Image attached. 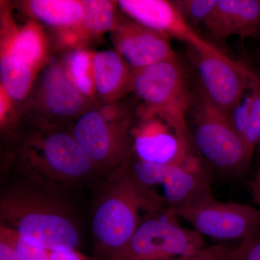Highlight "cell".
Instances as JSON below:
<instances>
[{
    "label": "cell",
    "mask_w": 260,
    "mask_h": 260,
    "mask_svg": "<svg viewBox=\"0 0 260 260\" xmlns=\"http://www.w3.org/2000/svg\"><path fill=\"white\" fill-rule=\"evenodd\" d=\"M64 193L19 178L0 197V225L49 251H75L80 234Z\"/></svg>",
    "instance_id": "1"
},
{
    "label": "cell",
    "mask_w": 260,
    "mask_h": 260,
    "mask_svg": "<svg viewBox=\"0 0 260 260\" xmlns=\"http://www.w3.org/2000/svg\"><path fill=\"white\" fill-rule=\"evenodd\" d=\"M11 166L20 179L59 192L100 174L71 132L44 125L19 137Z\"/></svg>",
    "instance_id": "2"
},
{
    "label": "cell",
    "mask_w": 260,
    "mask_h": 260,
    "mask_svg": "<svg viewBox=\"0 0 260 260\" xmlns=\"http://www.w3.org/2000/svg\"><path fill=\"white\" fill-rule=\"evenodd\" d=\"M167 208L135 181L128 162L108 176L94 207L91 230L97 249L109 260L127 244L145 218Z\"/></svg>",
    "instance_id": "3"
},
{
    "label": "cell",
    "mask_w": 260,
    "mask_h": 260,
    "mask_svg": "<svg viewBox=\"0 0 260 260\" xmlns=\"http://www.w3.org/2000/svg\"><path fill=\"white\" fill-rule=\"evenodd\" d=\"M131 90L144 103L142 119H162L181 139L194 147L187 121L194 95L187 72L177 56L133 70Z\"/></svg>",
    "instance_id": "4"
},
{
    "label": "cell",
    "mask_w": 260,
    "mask_h": 260,
    "mask_svg": "<svg viewBox=\"0 0 260 260\" xmlns=\"http://www.w3.org/2000/svg\"><path fill=\"white\" fill-rule=\"evenodd\" d=\"M194 147L210 165L235 172L249 166L244 142L234 129L230 116L207 99L201 90L193 96L191 109Z\"/></svg>",
    "instance_id": "5"
},
{
    "label": "cell",
    "mask_w": 260,
    "mask_h": 260,
    "mask_svg": "<svg viewBox=\"0 0 260 260\" xmlns=\"http://www.w3.org/2000/svg\"><path fill=\"white\" fill-rule=\"evenodd\" d=\"M206 247L203 235L179 223L167 208L145 219L129 242L109 260H174Z\"/></svg>",
    "instance_id": "6"
},
{
    "label": "cell",
    "mask_w": 260,
    "mask_h": 260,
    "mask_svg": "<svg viewBox=\"0 0 260 260\" xmlns=\"http://www.w3.org/2000/svg\"><path fill=\"white\" fill-rule=\"evenodd\" d=\"M130 164L133 177L142 187L153 192L162 187L168 208L192 206L214 198L210 178L195 155L181 165H158L135 158Z\"/></svg>",
    "instance_id": "7"
},
{
    "label": "cell",
    "mask_w": 260,
    "mask_h": 260,
    "mask_svg": "<svg viewBox=\"0 0 260 260\" xmlns=\"http://www.w3.org/2000/svg\"><path fill=\"white\" fill-rule=\"evenodd\" d=\"M71 133L100 174L108 177L132 159L133 136L125 119L108 121L98 111H87Z\"/></svg>",
    "instance_id": "8"
},
{
    "label": "cell",
    "mask_w": 260,
    "mask_h": 260,
    "mask_svg": "<svg viewBox=\"0 0 260 260\" xmlns=\"http://www.w3.org/2000/svg\"><path fill=\"white\" fill-rule=\"evenodd\" d=\"M173 211L201 235L218 240L242 241L260 231V208L249 205L222 203L212 198Z\"/></svg>",
    "instance_id": "9"
},
{
    "label": "cell",
    "mask_w": 260,
    "mask_h": 260,
    "mask_svg": "<svg viewBox=\"0 0 260 260\" xmlns=\"http://www.w3.org/2000/svg\"><path fill=\"white\" fill-rule=\"evenodd\" d=\"M191 51L199 75L200 90L215 107L230 114L249 90L252 70L222 52L203 54Z\"/></svg>",
    "instance_id": "10"
},
{
    "label": "cell",
    "mask_w": 260,
    "mask_h": 260,
    "mask_svg": "<svg viewBox=\"0 0 260 260\" xmlns=\"http://www.w3.org/2000/svg\"><path fill=\"white\" fill-rule=\"evenodd\" d=\"M117 3L135 21L175 38L187 44L191 50L203 54L221 53L186 21L172 1L119 0Z\"/></svg>",
    "instance_id": "11"
},
{
    "label": "cell",
    "mask_w": 260,
    "mask_h": 260,
    "mask_svg": "<svg viewBox=\"0 0 260 260\" xmlns=\"http://www.w3.org/2000/svg\"><path fill=\"white\" fill-rule=\"evenodd\" d=\"M135 158L158 165H181L194 155V147L181 139L167 122L157 117L143 119L132 129Z\"/></svg>",
    "instance_id": "12"
},
{
    "label": "cell",
    "mask_w": 260,
    "mask_h": 260,
    "mask_svg": "<svg viewBox=\"0 0 260 260\" xmlns=\"http://www.w3.org/2000/svg\"><path fill=\"white\" fill-rule=\"evenodd\" d=\"M115 43L117 52L133 70L177 56L169 36L136 21L116 29Z\"/></svg>",
    "instance_id": "13"
},
{
    "label": "cell",
    "mask_w": 260,
    "mask_h": 260,
    "mask_svg": "<svg viewBox=\"0 0 260 260\" xmlns=\"http://www.w3.org/2000/svg\"><path fill=\"white\" fill-rule=\"evenodd\" d=\"M203 27L215 42L260 39V0H218Z\"/></svg>",
    "instance_id": "14"
},
{
    "label": "cell",
    "mask_w": 260,
    "mask_h": 260,
    "mask_svg": "<svg viewBox=\"0 0 260 260\" xmlns=\"http://www.w3.org/2000/svg\"><path fill=\"white\" fill-rule=\"evenodd\" d=\"M44 107L57 119L78 115L85 106V95L78 90L64 67L51 65L45 72L42 86Z\"/></svg>",
    "instance_id": "15"
},
{
    "label": "cell",
    "mask_w": 260,
    "mask_h": 260,
    "mask_svg": "<svg viewBox=\"0 0 260 260\" xmlns=\"http://www.w3.org/2000/svg\"><path fill=\"white\" fill-rule=\"evenodd\" d=\"M122 56L114 51H103L93 55L92 70L95 90L101 96L116 95L131 89L133 70Z\"/></svg>",
    "instance_id": "16"
},
{
    "label": "cell",
    "mask_w": 260,
    "mask_h": 260,
    "mask_svg": "<svg viewBox=\"0 0 260 260\" xmlns=\"http://www.w3.org/2000/svg\"><path fill=\"white\" fill-rule=\"evenodd\" d=\"M28 10L34 17L54 27L80 25L83 17L81 1L74 0H32Z\"/></svg>",
    "instance_id": "17"
},
{
    "label": "cell",
    "mask_w": 260,
    "mask_h": 260,
    "mask_svg": "<svg viewBox=\"0 0 260 260\" xmlns=\"http://www.w3.org/2000/svg\"><path fill=\"white\" fill-rule=\"evenodd\" d=\"M34 68L3 51L0 61L1 90L14 102L23 100L34 79Z\"/></svg>",
    "instance_id": "18"
},
{
    "label": "cell",
    "mask_w": 260,
    "mask_h": 260,
    "mask_svg": "<svg viewBox=\"0 0 260 260\" xmlns=\"http://www.w3.org/2000/svg\"><path fill=\"white\" fill-rule=\"evenodd\" d=\"M3 51L35 68L45 53L42 34L34 24L25 25L13 34Z\"/></svg>",
    "instance_id": "19"
},
{
    "label": "cell",
    "mask_w": 260,
    "mask_h": 260,
    "mask_svg": "<svg viewBox=\"0 0 260 260\" xmlns=\"http://www.w3.org/2000/svg\"><path fill=\"white\" fill-rule=\"evenodd\" d=\"M83 17L80 25L90 32H102L115 26V8L107 0L81 1Z\"/></svg>",
    "instance_id": "20"
},
{
    "label": "cell",
    "mask_w": 260,
    "mask_h": 260,
    "mask_svg": "<svg viewBox=\"0 0 260 260\" xmlns=\"http://www.w3.org/2000/svg\"><path fill=\"white\" fill-rule=\"evenodd\" d=\"M249 90L251 95L250 112L243 136L249 165L257 146L260 135V77L254 71L251 73Z\"/></svg>",
    "instance_id": "21"
},
{
    "label": "cell",
    "mask_w": 260,
    "mask_h": 260,
    "mask_svg": "<svg viewBox=\"0 0 260 260\" xmlns=\"http://www.w3.org/2000/svg\"><path fill=\"white\" fill-rule=\"evenodd\" d=\"M93 55L85 50L73 51L67 61V70L73 83L85 96L95 90L92 70Z\"/></svg>",
    "instance_id": "22"
},
{
    "label": "cell",
    "mask_w": 260,
    "mask_h": 260,
    "mask_svg": "<svg viewBox=\"0 0 260 260\" xmlns=\"http://www.w3.org/2000/svg\"><path fill=\"white\" fill-rule=\"evenodd\" d=\"M176 8L192 27L203 25L213 13L218 0H176Z\"/></svg>",
    "instance_id": "23"
},
{
    "label": "cell",
    "mask_w": 260,
    "mask_h": 260,
    "mask_svg": "<svg viewBox=\"0 0 260 260\" xmlns=\"http://www.w3.org/2000/svg\"><path fill=\"white\" fill-rule=\"evenodd\" d=\"M0 242L8 244L23 260H49L50 251L32 245L14 231L0 225Z\"/></svg>",
    "instance_id": "24"
},
{
    "label": "cell",
    "mask_w": 260,
    "mask_h": 260,
    "mask_svg": "<svg viewBox=\"0 0 260 260\" xmlns=\"http://www.w3.org/2000/svg\"><path fill=\"white\" fill-rule=\"evenodd\" d=\"M225 260H260V231L233 248Z\"/></svg>",
    "instance_id": "25"
},
{
    "label": "cell",
    "mask_w": 260,
    "mask_h": 260,
    "mask_svg": "<svg viewBox=\"0 0 260 260\" xmlns=\"http://www.w3.org/2000/svg\"><path fill=\"white\" fill-rule=\"evenodd\" d=\"M251 104V92L249 91L248 96L243 99L242 102L237 107L234 108V110L229 114L234 129L242 140L246 124H247L248 119H249Z\"/></svg>",
    "instance_id": "26"
},
{
    "label": "cell",
    "mask_w": 260,
    "mask_h": 260,
    "mask_svg": "<svg viewBox=\"0 0 260 260\" xmlns=\"http://www.w3.org/2000/svg\"><path fill=\"white\" fill-rule=\"evenodd\" d=\"M232 249L233 248L223 244H216L206 246L191 255L182 256L174 260H225Z\"/></svg>",
    "instance_id": "27"
},
{
    "label": "cell",
    "mask_w": 260,
    "mask_h": 260,
    "mask_svg": "<svg viewBox=\"0 0 260 260\" xmlns=\"http://www.w3.org/2000/svg\"><path fill=\"white\" fill-rule=\"evenodd\" d=\"M49 260H84V258L75 251H50Z\"/></svg>",
    "instance_id": "28"
},
{
    "label": "cell",
    "mask_w": 260,
    "mask_h": 260,
    "mask_svg": "<svg viewBox=\"0 0 260 260\" xmlns=\"http://www.w3.org/2000/svg\"><path fill=\"white\" fill-rule=\"evenodd\" d=\"M0 260H23L8 244L0 242Z\"/></svg>",
    "instance_id": "29"
},
{
    "label": "cell",
    "mask_w": 260,
    "mask_h": 260,
    "mask_svg": "<svg viewBox=\"0 0 260 260\" xmlns=\"http://www.w3.org/2000/svg\"><path fill=\"white\" fill-rule=\"evenodd\" d=\"M250 189L253 201L260 208V169L254 179L251 181Z\"/></svg>",
    "instance_id": "30"
},
{
    "label": "cell",
    "mask_w": 260,
    "mask_h": 260,
    "mask_svg": "<svg viewBox=\"0 0 260 260\" xmlns=\"http://www.w3.org/2000/svg\"><path fill=\"white\" fill-rule=\"evenodd\" d=\"M256 149H257L258 153H259V155L260 156V135H259V141H258L257 146H256Z\"/></svg>",
    "instance_id": "31"
},
{
    "label": "cell",
    "mask_w": 260,
    "mask_h": 260,
    "mask_svg": "<svg viewBox=\"0 0 260 260\" xmlns=\"http://www.w3.org/2000/svg\"><path fill=\"white\" fill-rule=\"evenodd\" d=\"M259 65H260V54H259Z\"/></svg>",
    "instance_id": "32"
}]
</instances>
